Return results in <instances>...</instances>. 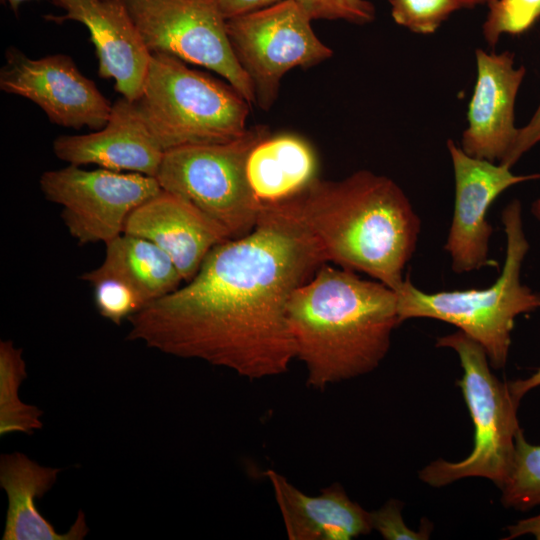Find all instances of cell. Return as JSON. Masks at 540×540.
<instances>
[{"mask_svg":"<svg viewBox=\"0 0 540 540\" xmlns=\"http://www.w3.org/2000/svg\"><path fill=\"white\" fill-rule=\"evenodd\" d=\"M123 233L159 246L186 282L216 245L231 239L223 227L191 203L163 189L130 213Z\"/></svg>","mask_w":540,"mask_h":540,"instance_id":"obj_15","label":"cell"},{"mask_svg":"<svg viewBox=\"0 0 540 540\" xmlns=\"http://www.w3.org/2000/svg\"><path fill=\"white\" fill-rule=\"evenodd\" d=\"M135 103L164 152L241 137L248 129L251 107L229 83L164 53H152Z\"/></svg>","mask_w":540,"mask_h":540,"instance_id":"obj_5","label":"cell"},{"mask_svg":"<svg viewBox=\"0 0 540 540\" xmlns=\"http://www.w3.org/2000/svg\"><path fill=\"white\" fill-rule=\"evenodd\" d=\"M311 21L294 0L226 19L232 49L261 109L271 108L288 71L310 68L333 55L314 33Z\"/></svg>","mask_w":540,"mask_h":540,"instance_id":"obj_8","label":"cell"},{"mask_svg":"<svg viewBox=\"0 0 540 540\" xmlns=\"http://www.w3.org/2000/svg\"><path fill=\"white\" fill-rule=\"evenodd\" d=\"M323 264L290 199L262 205L250 233L216 245L186 285L132 315L126 339L249 380L281 375L296 358L288 301Z\"/></svg>","mask_w":540,"mask_h":540,"instance_id":"obj_1","label":"cell"},{"mask_svg":"<svg viewBox=\"0 0 540 540\" xmlns=\"http://www.w3.org/2000/svg\"><path fill=\"white\" fill-rule=\"evenodd\" d=\"M538 143H540V104L531 119L519 127L514 143L499 163L512 168L523 154Z\"/></svg>","mask_w":540,"mask_h":540,"instance_id":"obj_28","label":"cell"},{"mask_svg":"<svg viewBox=\"0 0 540 540\" xmlns=\"http://www.w3.org/2000/svg\"><path fill=\"white\" fill-rule=\"evenodd\" d=\"M403 503L388 500L375 511L369 512L372 530H376L386 540H426L430 538L432 524L422 520L418 531L409 528L402 517Z\"/></svg>","mask_w":540,"mask_h":540,"instance_id":"obj_27","label":"cell"},{"mask_svg":"<svg viewBox=\"0 0 540 540\" xmlns=\"http://www.w3.org/2000/svg\"><path fill=\"white\" fill-rule=\"evenodd\" d=\"M317 158L299 136H268L251 151L247 178L260 207L291 199L317 179Z\"/></svg>","mask_w":540,"mask_h":540,"instance_id":"obj_19","label":"cell"},{"mask_svg":"<svg viewBox=\"0 0 540 540\" xmlns=\"http://www.w3.org/2000/svg\"><path fill=\"white\" fill-rule=\"evenodd\" d=\"M287 321L306 384L315 390L375 370L402 323L395 290L326 264L293 292Z\"/></svg>","mask_w":540,"mask_h":540,"instance_id":"obj_2","label":"cell"},{"mask_svg":"<svg viewBox=\"0 0 540 540\" xmlns=\"http://www.w3.org/2000/svg\"><path fill=\"white\" fill-rule=\"evenodd\" d=\"M56 157L69 165L94 164L113 171L156 177L164 151L144 122L135 101L119 99L99 130L62 135L53 141Z\"/></svg>","mask_w":540,"mask_h":540,"instance_id":"obj_16","label":"cell"},{"mask_svg":"<svg viewBox=\"0 0 540 540\" xmlns=\"http://www.w3.org/2000/svg\"><path fill=\"white\" fill-rule=\"evenodd\" d=\"M391 16L400 26L417 34H432L460 9L457 0H389Z\"/></svg>","mask_w":540,"mask_h":540,"instance_id":"obj_25","label":"cell"},{"mask_svg":"<svg viewBox=\"0 0 540 540\" xmlns=\"http://www.w3.org/2000/svg\"><path fill=\"white\" fill-rule=\"evenodd\" d=\"M447 149L454 175V209L444 249L457 274L496 263L489 257L493 227L487 220L492 203L508 188L540 179L539 173L517 175L511 167L472 157L452 139Z\"/></svg>","mask_w":540,"mask_h":540,"instance_id":"obj_12","label":"cell"},{"mask_svg":"<svg viewBox=\"0 0 540 540\" xmlns=\"http://www.w3.org/2000/svg\"><path fill=\"white\" fill-rule=\"evenodd\" d=\"M0 88L30 100L52 123L63 127L99 130L112 110L95 83L65 54L32 59L10 47L0 70Z\"/></svg>","mask_w":540,"mask_h":540,"instance_id":"obj_11","label":"cell"},{"mask_svg":"<svg viewBox=\"0 0 540 540\" xmlns=\"http://www.w3.org/2000/svg\"><path fill=\"white\" fill-rule=\"evenodd\" d=\"M311 20H343L363 25L374 21L376 10L368 0H294Z\"/></svg>","mask_w":540,"mask_h":540,"instance_id":"obj_26","label":"cell"},{"mask_svg":"<svg viewBox=\"0 0 540 540\" xmlns=\"http://www.w3.org/2000/svg\"><path fill=\"white\" fill-rule=\"evenodd\" d=\"M488 8L482 34L491 47L505 34L525 32L540 18V0H494Z\"/></svg>","mask_w":540,"mask_h":540,"instance_id":"obj_24","label":"cell"},{"mask_svg":"<svg viewBox=\"0 0 540 540\" xmlns=\"http://www.w3.org/2000/svg\"><path fill=\"white\" fill-rule=\"evenodd\" d=\"M219 8L226 19L263 9L282 0H217Z\"/></svg>","mask_w":540,"mask_h":540,"instance_id":"obj_29","label":"cell"},{"mask_svg":"<svg viewBox=\"0 0 540 540\" xmlns=\"http://www.w3.org/2000/svg\"><path fill=\"white\" fill-rule=\"evenodd\" d=\"M98 267L130 282L148 304L173 292L183 281L172 259L159 246L125 233L105 244V258Z\"/></svg>","mask_w":540,"mask_h":540,"instance_id":"obj_20","label":"cell"},{"mask_svg":"<svg viewBox=\"0 0 540 540\" xmlns=\"http://www.w3.org/2000/svg\"><path fill=\"white\" fill-rule=\"evenodd\" d=\"M93 289L98 313L116 325L142 310L148 303L127 280L99 267L81 275Z\"/></svg>","mask_w":540,"mask_h":540,"instance_id":"obj_23","label":"cell"},{"mask_svg":"<svg viewBox=\"0 0 540 540\" xmlns=\"http://www.w3.org/2000/svg\"><path fill=\"white\" fill-rule=\"evenodd\" d=\"M59 472L19 452L1 456L0 486L9 503L3 540H81L86 536L88 527L82 511L69 531L61 534L37 509L36 499L52 488Z\"/></svg>","mask_w":540,"mask_h":540,"instance_id":"obj_18","label":"cell"},{"mask_svg":"<svg viewBox=\"0 0 540 540\" xmlns=\"http://www.w3.org/2000/svg\"><path fill=\"white\" fill-rule=\"evenodd\" d=\"M290 200L326 263L401 287L421 220L394 180L369 170L338 181L317 178Z\"/></svg>","mask_w":540,"mask_h":540,"instance_id":"obj_3","label":"cell"},{"mask_svg":"<svg viewBox=\"0 0 540 540\" xmlns=\"http://www.w3.org/2000/svg\"><path fill=\"white\" fill-rule=\"evenodd\" d=\"M436 346L458 354L463 375L457 383L474 424V444L463 460L437 459L419 472V478L440 488L463 478L481 477L501 488L509 477L521 429L517 417L520 402L509 383L492 373L484 347L471 336L458 330L438 337Z\"/></svg>","mask_w":540,"mask_h":540,"instance_id":"obj_6","label":"cell"},{"mask_svg":"<svg viewBox=\"0 0 540 540\" xmlns=\"http://www.w3.org/2000/svg\"><path fill=\"white\" fill-rule=\"evenodd\" d=\"M508 383L512 395L520 402L528 392L540 386V368L528 378L517 379Z\"/></svg>","mask_w":540,"mask_h":540,"instance_id":"obj_31","label":"cell"},{"mask_svg":"<svg viewBox=\"0 0 540 540\" xmlns=\"http://www.w3.org/2000/svg\"><path fill=\"white\" fill-rule=\"evenodd\" d=\"M25 1H30V0H2V2H6V3L9 4L10 9H11L15 14L18 13L19 7H20L21 4L24 3Z\"/></svg>","mask_w":540,"mask_h":540,"instance_id":"obj_33","label":"cell"},{"mask_svg":"<svg viewBox=\"0 0 540 540\" xmlns=\"http://www.w3.org/2000/svg\"><path fill=\"white\" fill-rule=\"evenodd\" d=\"M531 212L533 216L540 221V197L533 201L531 205Z\"/></svg>","mask_w":540,"mask_h":540,"instance_id":"obj_34","label":"cell"},{"mask_svg":"<svg viewBox=\"0 0 540 540\" xmlns=\"http://www.w3.org/2000/svg\"><path fill=\"white\" fill-rule=\"evenodd\" d=\"M151 53L214 71L250 105L252 83L239 64L217 0H123Z\"/></svg>","mask_w":540,"mask_h":540,"instance_id":"obj_9","label":"cell"},{"mask_svg":"<svg viewBox=\"0 0 540 540\" xmlns=\"http://www.w3.org/2000/svg\"><path fill=\"white\" fill-rule=\"evenodd\" d=\"M501 219L506 235L505 261L491 286L427 293L407 276L396 291L401 322L431 318L456 326L484 347L494 369L506 365L516 317L540 308V293L521 282L523 261L530 247L523 229L521 202L510 201Z\"/></svg>","mask_w":540,"mask_h":540,"instance_id":"obj_4","label":"cell"},{"mask_svg":"<svg viewBox=\"0 0 540 540\" xmlns=\"http://www.w3.org/2000/svg\"><path fill=\"white\" fill-rule=\"evenodd\" d=\"M476 81L460 147L472 157L500 162L514 143L515 103L526 69L510 51H475Z\"/></svg>","mask_w":540,"mask_h":540,"instance_id":"obj_13","label":"cell"},{"mask_svg":"<svg viewBox=\"0 0 540 540\" xmlns=\"http://www.w3.org/2000/svg\"><path fill=\"white\" fill-rule=\"evenodd\" d=\"M268 136V127L257 125L230 142L167 150L155 178L163 190L223 227L231 239L243 237L255 228L261 208L247 178V161Z\"/></svg>","mask_w":540,"mask_h":540,"instance_id":"obj_7","label":"cell"},{"mask_svg":"<svg viewBox=\"0 0 540 540\" xmlns=\"http://www.w3.org/2000/svg\"><path fill=\"white\" fill-rule=\"evenodd\" d=\"M507 537L504 539H514L524 535H531L540 540V514L519 520L506 528Z\"/></svg>","mask_w":540,"mask_h":540,"instance_id":"obj_30","label":"cell"},{"mask_svg":"<svg viewBox=\"0 0 540 540\" xmlns=\"http://www.w3.org/2000/svg\"><path fill=\"white\" fill-rule=\"evenodd\" d=\"M39 185L62 207L64 225L79 245L106 244L123 234L130 213L162 189L152 176L76 165L45 171Z\"/></svg>","mask_w":540,"mask_h":540,"instance_id":"obj_10","label":"cell"},{"mask_svg":"<svg viewBox=\"0 0 540 540\" xmlns=\"http://www.w3.org/2000/svg\"><path fill=\"white\" fill-rule=\"evenodd\" d=\"M505 507L526 511L540 505V445L529 443L520 429L512 468L500 488Z\"/></svg>","mask_w":540,"mask_h":540,"instance_id":"obj_22","label":"cell"},{"mask_svg":"<svg viewBox=\"0 0 540 540\" xmlns=\"http://www.w3.org/2000/svg\"><path fill=\"white\" fill-rule=\"evenodd\" d=\"M494 0H457L458 5L461 8H473L478 5H489Z\"/></svg>","mask_w":540,"mask_h":540,"instance_id":"obj_32","label":"cell"},{"mask_svg":"<svg viewBox=\"0 0 540 540\" xmlns=\"http://www.w3.org/2000/svg\"><path fill=\"white\" fill-rule=\"evenodd\" d=\"M290 540H351L372 531L370 514L339 483L310 496L273 469L265 471Z\"/></svg>","mask_w":540,"mask_h":540,"instance_id":"obj_17","label":"cell"},{"mask_svg":"<svg viewBox=\"0 0 540 540\" xmlns=\"http://www.w3.org/2000/svg\"><path fill=\"white\" fill-rule=\"evenodd\" d=\"M62 15H45L61 24L76 21L90 32L98 74L112 79L123 98L136 101L142 91L152 53L145 45L123 0H51Z\"/></svg>","mask_w":540,"mask_h":540,"instance_id":"obj_14","label":"cell"},{"mask_svg":"<svg viewBox=\"0 0 540 540\" xmlns=\"http://www.w3.org/2000/svg\"><path fill=\"white\" fill-rule=\"evenodd\" d=\"M27 377L22 350L12 341L0 342V435L14 432L31 434L42 427L43 414L35 406L24 404L18 389Z\"/></svg>","mask_w":540,"mask_h":540,"instance_id":"obj_21","label":"cell"}]
</instances>
